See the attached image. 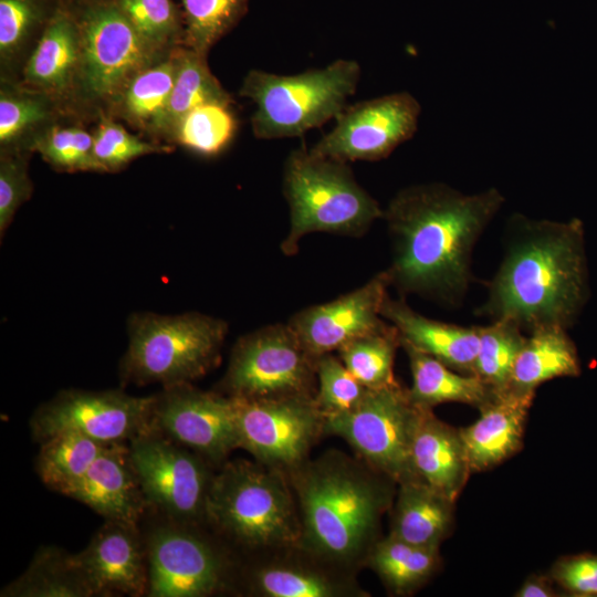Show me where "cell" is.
<instances>
[{
	"instance_id": "obj_1",
	"label": "cell",
	"mask_w": 597,
	"mask_h": 597,
	"mask_svg": "<svg viewBox=\"0 0 597 597\" xmlns=\"http://www.w3.org/2000/svg\"><path fill=\"white\" fill-rule=\"evenodd\" d=\"M503 202L495 188L463 195L431 182L399 190L383 216L391 241L389 285L401 295L459 304L472 281L476 241Z\"/></svg>"
},
{
	"instance_id": "obj_2",
	"label": "cell",
	"mask_w": 597,
	"mask_h": 597,
	"mask_svg": "<svg viewBox=\"0 0 597 597\" xmlns=\"http://www.w3.org/2000/svg\"><path fill=\"white\" fill-rule=\"evenodd\" d=\"M503 260L488 283L478 314L512 320L528 332L543 326L568 328L588 296L584 226L511 218Z\"/></svg>"
},
{
	"instance_id": "obj_3",
	"label": "cell",
	"mask_w": 597,
	"mask_h": 597,
	"mask_svg": "<svg viewBox=\"0 0 597 597\" xmlns=\"http://www.w3.org/2000/svg\"><path fill=\"white\" fill-rule=\"evenodd\" d=\"M289 478L300 515L298 547L333 567L356 573L379 540L394 481L337 450L308 459Z\"/></svg>"
},
{
	"instance_id": "obj_4",
	"label": "cell",
	"mask_w": 597,
	"mask_h": 597,
	"mask_svg": "<svg viewBox=\"0 0 597 597\" xmlns=\"http://www.w3.org/2000/svg\"><path fill=\"white\" fill-rule=\"evenodd\" d=\"M206 522L244 552L260 557L297 547L301 537L289 475L258 461L224 462L213 473Z\"/></svg>"
},
{
	"instance_id": "obj_5",
	"label": "cell",
	"mask_w": 597,
	"mask_h": 597,
	"mask_svg": "<svg viewBox=\"0 0 597 597\" xmlns=\"http://www.w3.org/2000/svg\"><path fill=\"white\" fill-rule=\"evenodd\" d=\"M282 190L290 230L280 249L287 256L297 253L301 240L310 233L357 238L384 216V209L357 182L347 161L316 155L304 146L286 156Z\"/></svg>"
},
{
	"instance_id": "obj_6",
	"label": "cell",
	"mask_w": 597,
	"mask_h": 597,
	"mask_svg": "<svg viewBox=\"0 0 597 597\" xmlns=\"http://www.w3.org/2000/svg\"><path fill=\"white\" fill-rule=\"evenodd\" d=\"M360 76L359 63L350 59L292 75L252 69L245 74L239 95L255 105L251 128L256 138L302 137L341 114L355 94Z\"/></svg>"
},
{
	"instance_id": "obj_7",
	"label": "cell",
	"mask_w": 597,
	"mask_h": 597,
	"mask_svg": "<svg viewBox=\"0 0 597 597\" xmlns=\"http://www.w3.org/2000/svg\"><path fill=\"white\" fill-rule=\"evenodd\" d=\"M227 333L223 320L198 312L136 313L128 321L122 377L165 388L191 384L217 366Z\"/></svg>"
},
{
	"instance_id": "obj_8",
	"label": "cell",
	"mask_w": 597,
	"mask_h": 597,
	"mask_svg": "<svg viewBox=\"0 0 597 597\" xmlns=\"http://www.w3.org/2000/svg\"><path fill=\"white\" fill-rule=\"evenodd\" d=\"M64 2L78 25L81 38V72L75 105L106 112L135 74L168 52L148 44L113 0Z\"/></svg>"
},
{
	"instance_id": "obj_9",
	"label": "cell",
	"mask_w": 597,
	"mask_h": 597,
	"mask_svg": "<svg viewBox=\"0 0 597 597\" xmlns=\"http://www.w3.org/2000/svg\"><path fill=\"white\" fill-rule=\"evenodd\" d=\"M316 387V357L287 323L241 336L220 381L221 394L244 399L314 397Z\"/></svg>"
},
{
	"instance_id": "obj_10",
	"label": "cell",
	"mask_w": 597,
	"mask_h": 597,
	"mask_svg": "<svg viewBox=\"0 0 597 597\" xmlns=\"http://www.w3.org/2000/svg\"><path fill=\"white\" fill-rule=\"evenodd\" d=\"M418 410L398 383L367 388L353 409L325 418V433L343 438L359 459L401 484L418 480L410 453Z\"/></svg>"
},
{
	"instance_id": "obj_11",
	"label": "cell",
	"mask_w": 597,
	"mask_h": 597,
	"mask_svg": "<svg viewBox=\"0 0 597 597\" xmlns=\"http://www.w3.org/2000/svg\"><path fill=\"white\" fill-rule=\"evenodd\" d=\"M129 442L130 463L147 504L174 522H206L210 463L151 427Z\"/></svg>"
},
{
	"instance_id": "obj_12",
	"label": "cell",
	"mask_w": 597,
	"mask_h": 597,
	"mask_svg": "<svg viewBox=\"0 0 597 597\" xmlns=\"http://www.w3.org/2000/svg\"><path fill=\"white\" fill-rule=\"evenodd\" d=\"M231 398L240 448L255 461L287 475L308 460L325 433V417L314 397Z\"/></svg>"
},
{
	"instance_id": "obj_13",
	"label": "cell",
	"mask_w": 597,
	"mask_h": 597,
	"mask_svg": "<svg viewBox=\"0 0 597 597\" xmlns=\"http://www.w3.org/2000/svg\"><path fill=\"white\" fill-rule=\"evenodd\" d=\"M174 522L149 533L145 547L149 597H206L232 579V563L213 542Z\"/></svg>"
},
{
	"instance_id": "obj_14",
	"label": "cell",
	"mask_w": 597,
	"mask_h": 597,
	"mask_svg": "<svg viewBox=\"0 0 597 597\" xmlns=\"http://www.w3.org/2000/svg\"><path fill=\"white\" fill-rule=\"evenodd\" d=\"M155 400L119 390H65L38 408L31 430L39 442L71 431L105 444L124 443L150 428Z\"/></svg>"
},
{
	"instance_id": "obj_15",
	"label": "cell",
	"mask_w": 597,
	"mask_h": 597,
	"mask_svg": "<svg viewBox=\"0 0 597 597\" xmlns=\"http://www.w3.org/2000/svg\"><path fill=\"white\" fill-rule=\"evenodd\" d=\"M421 107L408 92L386 94L347 105L332 130L310 150L343 161H376L387 158L412 138Z\"/></svg>"
},
{
	"instance_id": "obj_16",
	"label": "cell",
	"mask_w": 597,
	"mask_h": 597,
	"mask_svg": "<svg viewBox=\"0 0 597 597\" xmlns=\"http://www.w3.org/2000/svg\"><path fill=\"white\" fill-rule=\"evenodd\" d=\"M150 427L212 465L223 464L240 448L233 399L191 384L165 388L156 396Z\"/></svg>"
},
{
	"instance_id": "obj_17",
	"label": "cell",
	"mask_w": 597,
	"mask_h": 597,
	"mask_svg": "<svg viewBox=\"0 0 597 597\" xmlns=\"http://www.w3.org/2000/svg\"><path fill=\"white\" fill-rule=\"evenodd\" d=\"M389 286L386 271L379 272L354 291L296 312L287 324L314 357L337 352L387 323L381 307Z\"/></svg>"
},
{
	"instance_id": "obj_18",
	"label": "cell",
	"mask_w": 597,
	"mask_h": 597,
	"mask_svg": "<svg viewBox=\"0 0 597 597\" xmlns=\"http://www.w3.org/2000/svg\"><path fill=\"white\" fill-rule=\"evenodd\" d=\"M73 561L94 596L147 595L146 547L137 525L106 521Z\"/></svg>"
},
{
	"instance_id": "obj_19",
	"label": "cell",
	"mask_w": 597,
	"mask_h": 597,
	"mask_svg": "<svg viewBox=\"0 0 597 597\" xmlns=\"http://www.w3.org/2000/svg\"><path fill=\"white\" fill-rule=\"evenodd\" d=\"M243 576V586L260 597L367 596L355 573L333 567L294 547L262 556Z\"/></svg>"
},
{
	"instance_id": "obj_20",
	"label": "cell",
	"mask_w": 597,
	"mask_h": 597,
	"mask_svg": "<svg viewBox=\"0 0 597 597\" xmlns=\"http://www.w3.org/2000/svg\"><path fill=\"white\" fill-rule=\"evenodd\" d=\"M80 72V30L63 1L27 60L20 83L50 95L65 111H75Z\"/></svg>"
},
{
	"instance_id": "obj_21",
	"label": "cell",
	"mask_w": 597,
	"mask_h": 597,
	"mask_svg": "<svg viewBox=\"0 0 597 597\" xmlns=\"http://www.w3.org/2000/svg\"><path fill=\"white\" fill-rule=\"evenodd\" d=\"M65 495L106 521L133 525H137L147 505L124 443L108 444Z\"/></svg>"
},
{
	"instance_id": "obj_22",
	"label": "cell",
	"mask_w": 597,
	"mask_h": 597,
	"mask_svg": "<svg viewBox=\"0 0 597 597\" xmlns=\"http://www.w3.org/2000/svg\"><path fill=\"white\" fill-rule=\"evenodd\" d=\"M534 395L511 389L495 394L479 408V419L459 430L471 471L491 469L521 448Z\"/></svg>"
},
{
	"instance_id": "obj_23",
	"label": "cell",
	"mask_w": 597,
	"mask_h": 597,
	"mask_svg": "<svg viewBox=\"0 0 597 597\" xmlns=\"http://www.w3.org/2000/svg\"><path fill=\"white\" fill-rule=\"evenodd\" d=\"M410 453L417 479L454 502L471 471L459 430L419 407Z\"/></svg>"
},
{
	"instance_id": "obj_24",
	"label": "cell",
	"mask_w": 597,
	"mask_h": 597,
	"mask_svg": "<svg viewBox=\"0 0 597 597\" xmlns=\"http://www.w3.org/2000/svg\"><path fill=\"white\" fill-rule=\"evenodd\" d=\"M381 316L400 334L401 343L426 353L450 368L473 375L479 344L478 326H460L428 318L405 301L387 296Z\"/></svg>"
},
{
	"instance_id": "obj_25",
	"label": "cell",
	"mask_w": 597,
	"mask_h": 597,
	"mask_svg": "<svg viewBox=\"0 0 597 597\" xmlns=\"http://www.w3.org/2000/svg\"><path fill=\"white\" fill-rule=\"evenodd\" d=\"M175 48L135 74L113 100L106 113L139 130L161 137L176 74Z\"/></svg>"
},
{
	"instance_id": "obj_26",
	"label": "cell",
	"mask_w": 597,
	"mask_h": 597,
	"mask_svg": "<svg viewBox=\"0 0 597 597\" xmlns=\"http://www.w3.org/2000/svg\"><path fill=\"white\" fill-rule=\"evenodd\" d=\"M562 326H543L530 332L517 354L510 388L535 394L542 384L580 374L576 346Z\"/></svg>"
},
{
	"instance_id": "obj_27",
	"label": "cell",
	"mask_w": 597,
	"mask_h": 597,
	"mask_svg": "<svg viewBox=\"0 0 597 597\" xmlns=\"http://www.w3.org/2000/svg\"><path fill=\"white\" fill-rule=\"evenodd\" d=\"M64 0H0L1 81L20 82L23 66Z\"/></svg>"
},
{
	"instance_id": "obj_28",
	"label": "cell",
	"mask_w": 597,
	"mask_h": 597,
	"mask_svg": "<svg viewBox=\"0 0 597 597\" xmlns=\"http://www.w3.org/2000/svg\"><path fill=\"white\" fill-rule=\"evenodd\" d=\"M452 504L419 480L401 483L389 534L413 545L439 547L452 523Z\"/></svg>"
},
{
	"instance_id": "obj_29",
	"label": "cell",
	"mask_w": 597,
	"mask_h": 597,
	"mask_svg": "<svg viewBox=\"0 0 597 597\" xmlns=\"http://www.w3.org/2000/svg\"><path fill=\"white\" fill-rule=\"evenodd\" d=\"M401 346L409 358L412 384L408 394L416 406L432 409L439 404L462 402L480 408L495 395L476 376L457 371L407 344Z\"/></svg>"
},
{
	"instance_id": "obj_30",
	"label": "cell",
	"mask_w": 597,
	"mask_h": 597,
	"mask_svg": "<svg viewBox=\"0 0 597 597\" xmlns=\"http://www.w3.org/2000/svg\"><path fill=\"white\" fill-rule=\"evenodd\" d=\"M0 83L1 150H25L35 134L66 112L57 101L41 91L20 82Z\"/></svg>"
},
{
	"instance_id": "obj_31",
	"label": "cell",
	"mask_w": 597,
	"mask_h": 597,
	"mask_svg": "<svg viewBox=\"0 0 597 597\" xmlns=\"http://www.w3.org/2000/svg\"><path fill=\"white\" fill-rule=\"evenodd\" d=\"M176 74L161 138L171 143L178 122L191 109L208 103L232 104L233 98L211 72L207 56L188 46L178 45Z\"/></svg>"
},
{
	"instance_id": "obj_32",
	"label": "cell",
	"mask_w": 597,
	"mask_h": 597,
	"mask_svg": "<svg viewBox=\"0 0 597 597\" xmlns=\"http://www.w3.org/2000/svg\"><path fill=\"white\" fill-rule=\"evenodd\" d=\"M439 562V547L413 545L388 534L375 543L365 565L395 594L406 595L425 584Z\"/></svg>"
},
{
	"instance_id": "obj_33",
	"label": "cell",
	"mask_w": 597,
	"mask_h": 597,
	"mask_svg": "<svg viewBox=\"0 0 597 597\" xmlns=\"http://www.w3.org/2000/svg\"><path fill=\"white\" fill-rule=\"evenodd\" d=\"M2 597L94 596L69 554L57 547H42L29 567L2 588Z\"/></svg>"
},
{
	"instance_id": "obj_34",
	"label": "cell",
	"mask_w": 597,
	"mask_h": 597,
	"mask_svg": "<svg viewBox=\"0 0 597 597\" xmlns=\"http://www.w3.org/2000/svg\"><path fill=\"white\" fill-rule=\"evenodd\" d=\"M41 443L36 471L50 489L65 495L108 446L84 434L65 431Z\"/></svg>"
},
{
	"instance_id": "obj_35",
	"label": "cell",
	"mask_w": 597,
	"mask_h": 597,
	"mask_svg": "<svg viewBox=\"0 0 597 597\" xmlns=\"http://www.w3.org/2000/svg\"><path fill=\"white\" fill-rule=\"evenodd\" d=\"M401 346L400 334L387 322L384 326L362 335L338 350V357L366 388H379L397 383L394 362L397 348Z\"/></svg>"
},
{
	"instance_id": "obj_36",
	"label": "cell",
	"mask_w": 597,
	"mask_h": 597,
	"mask_svg": "<svg viewBox=\"0 0 597 597\" xmlns=\"http://www.w3.org/2000/svg\"><path fill=\"white\" fill-rule=\"evenodd\" d=\"M479 344L473 375L495 394L509 390L517 354L525 341L522 327L512 320H494L478 326Z\"/></svg>"
},
{
	"instance_id": "obj_37",
	"label": "cell",
	"mask_w": 597,
	"mask_h": 597,
	"mask_svg": "<svg viewBox=\"0 0 597 597\" xmlns=\"http://www.w3.org/2000/svg\"><path fill=\"white\" fill-rule=\"evenodd\" d=\"M25 150L40 154L56 170L104 172L94 156L93 132L80 124L56 121L35 134Z\"/></svg>"
},
{
	"instance_id": "obj_38",
	"label": "cell",
	"mask_w": 597,
	"mask_h": 597,
	"mask_svg": "<svg viewBox=\"0 0 597 597\" xmlns=\"http://www.w3.org/2000/svg\"><path fill=\"white\" fill-rule=\"evenodd\" d=\"M230 106L208 103L191 109L176 125L171 143L201 156L219 155L232 142L238 128Z\"/></svg>"
},
{
	"instance_id": "obj_39",
	"label": "cell",
	"mask_w": 597,
	"mask_h": 597,
	"mask_svg": "<svg viewBox=\"0 0 597 597\" xmlns=\"http://www.w3.org/2000/svg\"><path fill=\"white\" fill-rule=\"evenodd\" d=\"M250 0H180L185 42L201 54L227 35L248 12Z\"/></svg>"
},
{
	"instance_id": "obj_40",
	"label": "cell",
	"mask_w": 597,
	"mask_h": 597,
	"mask_svg": "<svg viewBox=\"0 0 597 597\" xmlns=\"http://www.w3.org/2000/svg\"><path fill=\"white\" fill-rule=\"evenodd\" d=\"M142 38L161 52L184 45L185 20L174 0H113Z\"/></svg>"
},
{
	"instance_id": "obj_41",
	"label": "cell",
	"mask_w": 597,
	"mask_h": 597,
	"mask_svg": "<svg viewBox=\"0 0 597 597\" xmlns=\"http://www.w3.org/2000/svg\"><path fill=\"white\" fill-rule=\"evenodd\" d=\"M97 117L94 156L104 172L117 171L142 156L174 150L168 145L140 139L106 112H100Z\"/></svg>"
},
{
	"instance_id": "obj_42",
	"label": "cell",
	"mask_w": 597,
	"mask_h": 597,
	"mask_svg": "<svg viewBox=\"0 0 597 597\" xmlns=\"http://www.w3.org/2000/svg\"><path fill=\"white\" fill-rule=\"evenodd\" d=\"M316 378L314 399L325 418L353 409L367 389L333 353L316 358Z\"/></svg>"
},
{
	"instance_id": "obj_43",
	"label": "cell",
	"mask_w": 597,
	"mask_h": 597,
	"mask_svg": "<svg viewBox=\"0 0 597 597\" xmlns=\"http://www.w3.org/2000/svg\"><path fill=\"white\" fill-rule=\"evenodd\" d=\"M27 150H1L0 155V233L10 226L17 210L28 201L33 186L29 176Z\"/></svg>"
},
{
	"instance_id": "obj_44",
	"label": "cell",
	"mask_w": 597,
	"mask_h": 597,
	"mask_svg": "<svg viewBox=\"0 0 597 597\" xmlns=\"http://www.w3.org/2000/svg\"><path fill=\"white\" fill-rule=\"evenodd\" d=\"M551 577L572 596L597 597V555L563 557L553 566Z\"/></svg>"
},
{
	"instance_id": "obj_45",
	"label": "cell",
	"mask_w": 597,
	"mask_h": 597,
	"mask_svg": "<svg viewBox=\"0 0 597 597\" xmlns=\"http://www.w3.org/2000/svg\"><path fill=\"white\" fill-rule=\"evenodd\" d=\"M517 597H555L556 590L545 576H530L516 591Z\"/></svg>"
}]
</instances>
